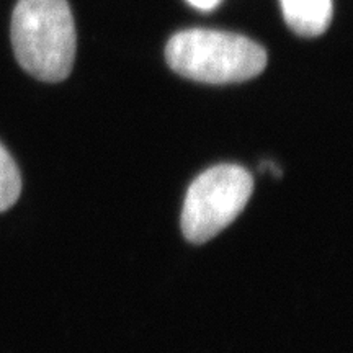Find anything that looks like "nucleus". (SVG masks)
<instances>
[{
	"instance_id": "1",
	"label": "nucleus",
	"mask_w": 353,
	"mask_h": 353,
	"mask_svg": "<svg viewBox=\"0 0 353 353\" xmlns=\"http://www.w3.org/2000/svg\"><path fill=\"white\" fill-rule=\"evenodd\" d=\"M12 46L26 72L44 82L69 77L76 59V25L68 0H19Z\"/></svg>"
},
{
	"instance_id": "2",
	"label": "nucleus",
	"mask_w": 353,
	"mask_h": 353,
	"mask_svg": "<svg viewBox=\"0 0 353 353\" xmlns=\"http://www.w3.org/2000/svg\"><path fill=\"white\" fill-rule=\"evenodd\" d=\"M165 59L179 76L223 85L257 77L267 65V52L242 34L192 28L169 39Z\"/></svg>"
},
{
	"instance_id": "3",
	"label": "nucleus",
	"mask_w": 353,
	"mask_h": 353,
	"mask_svg": "<svg viewBox=\"0 0 353 353\" xmlns=\"http://www.w3.org/2000/svg\"><path fill=\"white\" fill-rule=\"evenodd\" d=\"M254 192L249 170L221 164L205 170L188 187L182 210V232L192 244H205L242 213Z\"/></svg>"
},
{
	"instance_id": "4",
	"label": "nucleus",
	"mask_w": 353,
	"mask_h": 353,
	"mask_svg": "<svg viewBox=\"0 0 353 353\" xmlns=\"http://www.w3.org/2000/svg\"><path fill=\"white\" fill-rule=\"evenodd\" d=\"M286 25L304 38L319 37L332 20V0H280Z\"/></svg>"
},
{
	"instance_id": "5",
	"label": "nucleus",
	"mask_w": 353,
	"mask_h": 353,
	"mask_svg": "<svg viewBox=\"0 0 353 353\" xmlns=\"http://www.w3.org/2000/svg\"><path fill=\"white\" fill-rule=\"evenodd\" d=\"M21 193V175L12 154L0 143V213L15 205Z\"/></svg>"
},
{
	"instance_id": "6",
	"label": "nucleus",
	"mask_w": 353,
	"mask_h": 353,
	"mask_svg": "<svg viewBox=\"0 0 353 353\" xmlns=\"http://www.w3.org/2000/svg\"><path fill=\"white\" fill-rule=\"evenodd\" d=\"M192 7L198 8V10H203V12H210L216 8L221 3V0H187Z\"/></svg>"
},
{
	"instance_id": "7",
	"label": "nucleus",
	"mask_w": 353,
	"mask_h": 353,
	"mask_svg": "<svg viewBox=\"0 0 353 353\" xmlns=\"http://www.w3.org/2000/svg\"><path fill=\"white\" fill-rule=\"evenodd\" d=\"M260 172H270L273 176H276V179H280V176H281V169L275 164V162H272V161L263 162V164L260 165Z\"/></svg>"
}]
</instances>
